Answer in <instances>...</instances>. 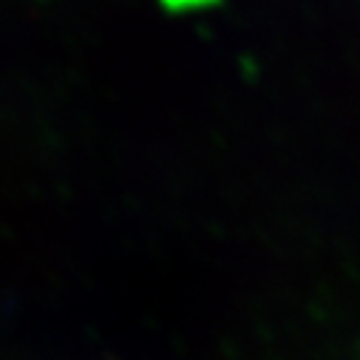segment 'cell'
Here are the masks:
<instances>
[{
  "label": "cell",
  "instance_id": "cell-1",
  "mask_svg": "<svg viewBox=\"0 0 360 360\" xmlns=\"http://www.w3.org/2000/svg\"><path fill=\"white\" fill-rule=\"evenodd\" d=\"M170 3H178V6H188V3H202V0H170Z\"/></svg>",
  "mask_w": 360,
  "mask_h": 360
}]
</instances>
